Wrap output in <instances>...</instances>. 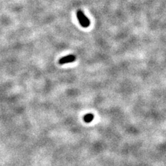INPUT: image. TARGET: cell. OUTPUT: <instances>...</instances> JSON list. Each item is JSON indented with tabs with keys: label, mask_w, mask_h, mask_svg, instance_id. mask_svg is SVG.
Here are the masks:
<instances>
[{
	"label": "cell",
	"mask_w": 166,
	"mask_h": 166,
	"mask_svg": "<svg viewBox=\"0 0 166 166\" xmlns=\"http://www.w3.org/2000/svg\"><path fill=\"white\" fill-rule=\"evenodd\" d=\"M77 18H78L80 24H81L83 28H87L89 27L90 21L87 18V17L85 15V13L82 12L81 10H78L76 13Z\"/></svg>",
	"instance_id": "cell-1"
},
{
	"label": "cell",
	"mask_w": 166,
	"mask_h": 166,
	"mask_svg": "<svg viewBox=\"0 0 166 166\" xmlns=\"http://www.w3.org/2000/svg\"><path fill=\"white\" fill-rule=\"evenodd\" d=\"M76 60V57L75 55H73V54H71V55L66 56L63 58H60L59 60V64H68V63H71L73 62Z\"/></svg>",
	"instance_id": "cell-2"
},
{
	"label": "cell",
	"mask_w": 166,
	"mask_h": 166,
	"mask_svg": "<svg viewBox=\"0 0 166 166\" xmlns=\"http://www.w3.org/2000/svg\"><path fill=\"white\" fill-rule=\"evenodd\" d=\"M93 118H94V116L92 114H86V115L84 116V118H83V119H84V121L85 122H87V123H89V122H91L93 121Z\"/></svg>",
	"instance_id": "cell-3"
}]
</instances>
